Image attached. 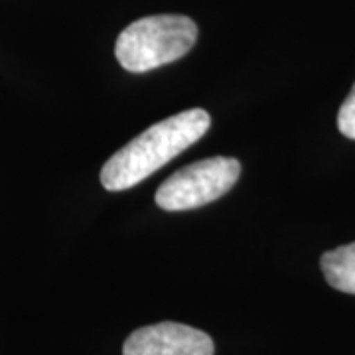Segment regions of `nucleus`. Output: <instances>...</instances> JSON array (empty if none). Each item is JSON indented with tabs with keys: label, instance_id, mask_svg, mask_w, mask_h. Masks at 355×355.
<instances>
[{
	"label": "nucleus",
	"instance_id": "1",
	"mask_svg": "<svg viewBox=\"0 0 355 355\" xmlns=\"http://www.w3.org/2000/svg\"><path fill=\"white\" fill-rule=\"evenodd\" d=\"M209 125L211 119L207 111L190 109L146 128L105 162L101 170L103 188L123 191L137 186L178 154L188 150L207 132Z\"/></svg>",
	"mask_w": 355,
	"mask_h": 355
},
{
	"label": "nucleus",
	"instance_id": "2",
	"mask_svg": "<svg viewBox=\"0 0 355 355\" xmlns=\"http://www.w3.org/2000/svg\"><path fill=\"white\" fill-rule=\"evenodd\" d=\"M196 40L198 26L188 16H146L121 32L114 44V55L127 71L144 73L184 58Z\"/></svg>",
	"mask_w": 355,
	"mask_h": 355
},
{
	"label": "nucleus",
	"instance_id": "3",
	"mask_svg": "<svg viewBox=\"0 0 355 355\" xmlns=\"http://www.w3.org/2000/svg\"><path fill=\"white\" fill-rule=\"evenodd\" d=\"M241 164L235 158L214 156L198 160L160 184L154 200L166 211H186L225 196L239 180Z\"/></svg>",
	"mask_w": 355,
	"mask_h": 355
},
{
	"label": "nucleus",
	"instance_id": "4",
	"mask_svg": "<svg viewBox=\"0 0 355 355\" xmlns=\"http://www.w3.org/2000/svg\"><path fill=\"white\" fill-rule=\"evenodd\" d=\"M216 345L205 331L178 322H160L135 330L123 355H214Z\"/></svg>",
	"mask_w": 355,
	"mask_h": 355
},
{
	"label": "nucleus",
	"instance_id": "5",
	"mask_svg": "<svg viewBox=\"0 0 355 355\" xmlns=\"http://www.w3.org/2000/svg\"><path fill=\"white\" fill-rule=\"evenodd\" d=\"M320 266L331 288L355 296V243L324 253Z\"/></svg>",
	"mask_w": 355,
	"mask_h": 355
},
{
	"label": "nucleus",
	"instance_id": "6",
	"mask_svg": "<svg viewBox=\"0 0 355 355\" xmlns=\"http://www.w3.org/2000/svg\"><path fill=\"white\" fill-rule=\"evenodd\" d=\"M338 128L343 137L355 140V85L349 91V95L345 97V101L340 107L338 113Z\"/></svg>",
	"mask_w": 355,
	"mask_h": 355
}]
</instances>
